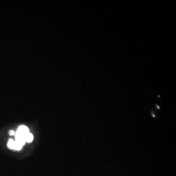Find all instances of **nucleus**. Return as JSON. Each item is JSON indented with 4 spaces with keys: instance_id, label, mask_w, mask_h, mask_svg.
Instances as JSON below:
<instances>
[{
    "instance_id": "1",
    "label": "nucleus",
    "mask_w": 176,
    "mask_h": 176,
    "mask_svg": "<svg viewBox=\"0 0 176 176\" xmlns=\"http://www.w3.org/2000/svg\"><path fill=\"white\" fill-rule=\"evenodd\" d=\"M7 147H8L9 149L18 150V151H19L22 148V146H20L19 143H17L15 141L13 140L11 138L9 140V142L8 143H7Z\"/></svg>"
},
{
    "instance_id": "2",
    "label": "nucleus",
    "mask_w": 176,
    "mask_h": 176,
    "mask_svg": "<svg viewBox=\"0 0 176 176\" xmlns=\"http://www.w3.org/2000/svg\"><path fill=\"white\" fill-rule=\"evenodd\" d=\"M33 140V135L31 133H30V132H29L26 136V142L30 143Z\"/></svg>"
},
{
    "instance_id": "3",
    "label": "nucleus",
    "mask_w": 176,
    "mask_h": 176,
    "mask_svg": "<svg viewBox=\"0 0 176 176\" xmlns=\"http://www.w3.org/2000/svg\"><path fill=\"white\" fill-rule=\"evenodd\" d=\"M15 134H16V132L14 131H9V134L10 135V136H13V135H15Z\"/></svg>"
}]
</instances>
